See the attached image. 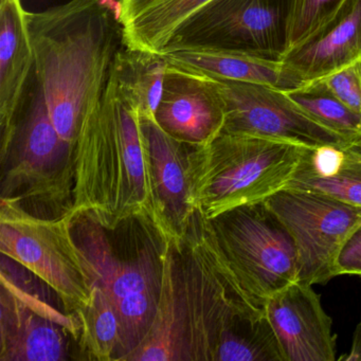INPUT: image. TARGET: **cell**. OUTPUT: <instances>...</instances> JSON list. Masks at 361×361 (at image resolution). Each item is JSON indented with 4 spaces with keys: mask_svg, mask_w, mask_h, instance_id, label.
<instances>
[{
    "mask_svg": "<svg viewBox=\"0 0 361 361\" xmlns=\"http://www.w3.org/2000/svg\"><path fill=\"white\" fill-rule=\"evenodd\" d=\"M75 314L81 322L80 359L121 360V321L113 303L98 285L94 284L90 301Z\"/></svg>",
    "mask_w": 361,
    "mask_h": 361,
    "instance_id": "obj_22",
    "label": "cell"
},
{
    "mask_svg": "<svg viewBox=\"0 0 361 361\" xmlns=\"http://www.w3.org/2000/svg\"><path fill=\"white\" fill-rule=\"evenodd\" d=\"M211 242L249 301L268 299L297 282L298 250L286 226L266 200L206 219Z\"/></svg>",
    "mask_w": 361,
    "mask_h": 361,
    "instance_id": "obj_7",
    "label": "cell"
},
{
    "mask_svg": "<svg viewBox=\"0 0 361 361\" xmlns=\"http://www.w3.org/2000/svg\"><path fill=\"white\" fill-rule=\"evenodd\" d=\"M289 0H211L169 44L219 48L281 60Z\"/></svg>",
    "mask_w": 361,
    "mask_h": 361,
    "instance_id": "obj_10",
    "label": "cell"
},
{
    "mask_svg": "<svg viewBox=\"0 0 361 361\" xmlns=\"http://www.w3.org/2000/svg\"><path fill=\"white\" fill-rule=\"evenodd\" d=\"M359 60L361 0H343L318 28L288 48L281 59L302 83L323 79Z\"/></svg>",
    "mask_w": 361,
    "mask_h": 361,
    "instance_id": "obj_16",
    "label": "cell"
},
{
    "mask_svg": "<svg viewBox=\"0 0 361 361\" xmlns=\"http://www.w3.org/2000/svg\"><path fill=\"white\" fill-rule=\"evenodd\" d=\"M336 274L361 276V221L344 240L336 257Z\"/></svg>",
    "mask_w": 361,
    "mask_h": 361,
    "instance_id": "obj_26",
    "label": "cell"
},
{
    "mask_svg": "<svg viewBox=\"0 0 361 361\" xmlns=\"http://www.w3.org/2000/svg\"><path fill=\"white\" fill-rule=\"evenodd\" d=\"M169 64L212 79L259 84L276 90H295L303 85L281 60L219 48L169 44L161 51Z\"/></svg>",
    "mask_w": 361,
    "mask_h": 361,
    "instance_id": "obj_18",
    "label": "cell"
},
{
    "mask_svg": "<svg viewBox=\"0 0 361 361\" xmlns=\"http://www.w3.org/2000/svg\"><path fill=\"white\" fill-rule=\"evenodd\" d=\"M0 200L1 253L48 285L65 312L77 314L90 301L94 282L71 221L37 216L12 200Z\"/></svg>",
    "mask_w": 361,
    "mask_h": 361,
    "instance_id": "obj_8",
    "label": "cell"
},
{
    "mask_svg": "<svg viewBox=\"0 0 361 361\" xmlns=\"http://www.w3.org/2000/svg\"><path fill=\"white\" fill-rule=\"evenodd\" d=\"M314 121L348 139H361V115L336 98L322 80L307 82L286 92Z\"/></svg>",
    "mask_w": 361,
    "mask_h": 361,
    "instance_id": "obj_23",
    "label": "cell"
},
{
    "mask_svg": "<svg viewBox=\"0 0 361 361\" xmlns=\"http://www.w3.org/2000/svg\"><path fill=\"white\" fill-rule=\"evenodd\" d=\"M149 154L156 226L164 238H178L189 229L196 210L187 174L190 145L166 134L156 120L141 117Z\"/></svg>",
    "mask_w": 361,
    "mask_h": 361,
    "instance_id": "obj_15",
    "label": "cell"
},
{
    "mask_svg": "<svg viewBox=\"0 0 361 361\" xmlns=\"http://www.w3.org/2000/svg\"><path fill=\"white\" fill-rule=\"evenodd\" d=\"M211 0H157L122 26V44L130 49L161 54L175 33Z\"/></svg>",
    "mask_w": 361,
    "mask_h": 361,
    "instance_id": "obj_21",
    "label": "cell"
},
{
    "mask_svg": "<svg viewBox=\"0 0 361 361\" xmlns=\"http://www.w3.org/2000/svg\"><path fill=\"white\" fill-rule=\"evenodd\" d=\"M340 361H361V319L357 324L353 338L352 348L348 355L339 358Z\"/></svg>",
    "mask_w": 361,
    "mask_h": 361,
    "instance_id": "obj_28",
    "label": "cell"
},
{
    "mask_svg": "<svg viewBox=\"0 0 361 361\" xmlns=\"http://www.w3.org/2000/svg\"><path fill=\"white\" fill-rule=\"evenodd\" d=\"M27 20L35 78L59 134L73 145L106 90L122 42L119 16L104 0H69Z\"/></svg>",
    "mask_w": 361,
    "mask_h": 361,
    "instance_id": "obj_2",
    "label": "cell"
},
{
    "mask_svg": "<svg viewBox=\"0 0 361 361\" xmlns=\"http://www.w3.org/2000/svg\"><path fill=\"white\" fill-rule=\"evenodd\" d=\"M104 1H106V3L109 4V5L111 6V7L113 8L116 12H117L120 20V8H121V0H104Z\"/></svg>",
    "mask_w": 361,
    "mask_h": 361,
    "instance_id": "obj_29",
    "label": "cell"
},
{
    "mask_svg": "<svg viewBox=\"0 0 361 361\" xmlns=\"http://www.w3.org/2000/svg\"><path fill=\"white\" fill-rule=\"evenodd\" d=\"M214 80L226 106L221 133L284 141L305 147L341 145L353 140L314 121L284 90L259 84Z\"/></svg>",
    "mask_w": 361,
    "mask_h": 361,
    "instance_id": "obj_12",
    "label": "cell"
},
{
    "mask_svg": "<svg viewBox=\"0 0 361 361\" xmlns=\"http://www.w3.org/2000/svg\"><path fill=\"white\" fill-rule=\"evenodd\" d=\"M168 68V61L161 54L130 49L122 44L114 59L111 75L141 117L155 120Z\"/></svg>",
    "mask_w": 361,
    "mask_h": 361,
    "instance_id": "obj_20",
    "label": "cell"
},
{
    "mask_svg": "<svg viewBox=\"0 0 361 361\" xmlns=\"http://www.w3.org/2000/svg\"><path fill=\"white\" fill-rule=\"evenodd\" d=\"M1 198L37 216L59 219L73 204V145L52 122L43 90L31 75L9 141L0 147Z\"/></svg>",
    "mask_w": 361,
    "mask_h": 361,
    "instance_id": "obj_6",
    "label": "cell"
},
{
    "mask_svg": "<svg viewBox=\"0 0 361 361\" xmlns=\"http://www.w3.org/2000/svg\"><path fill=\"white\" fill-rule=\"evenodd\" d=\"M155 120L179 142L191 147L212 142L226 121L225 102L216 82L169 64Z\"/></svg>",
    "mask_w": 361,
    "mask_h": 361,
    "instance_id": "obj_13",
    "label": "cell"
},
{
    "mask_svg": "<svg viewBox=\"0 0 361 361\" xmlns=\"http://www.w3.org/2000/svg\"><path fill=\"white\" fill-rule=\"evenodd\" d=\"M331 196L361 207V139L302 149L286 187Z\"/></svg>",
    "mask_w": 361,
    "mask_h": 361,
    "instance_id": "obj_19",
    "label": "cell"
},
{
    "mask_svg": "<svg viewBox=\"0 0 361 361\" xmlns=\"http://www.w3.org/2000/svg\"><path fill=\"white\" fill-rule=\"evenodd\" d=\"M266 314L284 361H334L331 319L312 285L293 283L268 299Z\"/></svg>",
    "mask_w": 361,
    "mask_h": 361,
    "instance_id": "obj_14",
    "label": "cell"
},
{
    "mask_svg": "<svg viewBox=\"0 0 361 361\" xmlns=\"http://www.w3.org/2000/svg\"><path fill=\"white\" fill-rule=\"evenodd\" d=\"M0 305V360H68L71 342L79 345L81 322L77 314L56 310L23 288L5 268Z\"/></svg>",
    "mask_w": 361,
    "mask_h": 361,
    "instance_id": "obj_11",
    "label": "cell"
},
{
    "mask_svg": "<svg viewBox=\"0 0 361 361\" xmlns=\"http://www.w3.org/2000/svg\"><path fill=\"white\" fill-rule=\"evenodd\" d=\"M157 0H121L120 23L122 26L138 16L143 10L155 4Z\"/></svg>",
    "mask_w": 361,
    "mask_h": 361,
    "instance_id": "obj_27",
    "label": "cell"
},
{
    "mask_svg": "<svg viewBox=\"0 0 361 361\" xmlns=\"http://www.w3.org/2000/svg\"><path fill=\"white\" fill-rule=\"evenodd\" d=\"M123 223L124 244L116 246L111 232L86 214L71 221V232L88 269L119 314L122 357L140 346L153 325L164 278L166 238L149 216Z\"/></svg>",
    "mask_w": 361,
    "mask_h": 361,
    "instance_id": "obj_4",
    "label": "cell"
},
{
    "mask_svg": "<svg viewBox=\"0 0 361 361\" xmlns=\"http://www.w3.org/2000/svg\"><path fill=\"white\" fill-rule=\"evenodd\" d=\"M298 250L297 282L323 284L336 274V257L361 221V207L306 190L284 188L266 200Z\"/></svg>",
    "mask_w": 361,
    "mask_h": 361,
    "instance_id": "obj_9",
    "label": "cell"
},
{
    "mask_svg": "<svg viewBox=\"0 0 361 361\" xmlns=\"http://www.w3.org/2000/svg\"><path fill=\"white\" fill-rule=\"evenodd\" d=\"M73 204L65 219L86 214L109 230L134 216L155 223L140 111L111 75L73 145Z\"/></svg>",
    "mask_w": 361,
    "mask_h": 361,
    "instance_id": "obj_3",
    "label": "cell"
},
{
    "mask_svg": "<svg viewBox=\"0 0 361 361\" xmlns=\"http://www.w3.org/2000/svg\"><path fill=\"white\" fill-rule=\"evenodd\" d=\"M266 310L249 301L219 259L196 211L183 238H166L153 325L126 361H214L221 342L257 329Z\"/></svg>",
    "mask_w": 361,
    "mask_h": 361,
    "instance_id": "obj_1",
    "label": "cell"
},
{
    "mask_svg": "<svg viewBox=\"0 0 361 361\" xmlns=\"http://www.w3.org/2000/svg\"><path fill=\"white\" fill-rule=\"evenodd\" d=\"M27 13L20 0H0L1 147L11 137L16 116L35 71V52Z\"/></svg>",
    "mask_w": 361,
    "mask_h": 361,
    "instance_id": "obj_17",
    "label": "cell"
},
{
    "mask_svg": "<svg viewBox=\"0 0 361 361\" xmlns=\"http://www.w3.org/2000/svg\"><path fill=\"white\" fill-rule=\"evenodd\" d=\"M302 149L284 141L226 133L209 145H190L187 174L194 208L212 219L267 200L286 187Z\"/></svg>",
    "mask_w": 361,
    "mask_h": 361,
    "instance_id": "obj_5",
    "label": "cell"
},
{
    "mask_svg": "<svg viewBox=\"0 0 361 361\" xmlns=\"http://www.w3.org/2000/svg\"><path fill=\"white\" fill-rule=\"evenodd\" d=\"M342 1L343 0H289L287 49L318 28Z\"/></svg>",
    "mask_w": 361,
    "mask_h": 361,
    "instance_id": "obj_24",
    "label": "cell"
},
{
    "mask_svg": "<svg viewBox=\"0 0 361 361\" xmlns=\"http://www.w3.org/2000/svg\"><path fill=\"white\" fill-rule=\"evenodd\" d=\"M321 80L336 98L361 115V60Z\"/></svg>",
    "mask_w": 361,
    "mask_h": 361,
    "instance_id": "obj_25",
    "label": "cell"
}]
</instances>
